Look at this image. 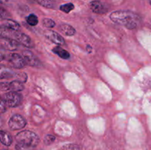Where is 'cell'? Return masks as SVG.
Here are the masks:
<instances>
[{"label":"cell","mask_w":151,"mask_h":150,"mask_svg":"<svg viewBox=\"0 0 151 150\" xmlns=\"http://www.w3.org/2000/svg\"><path fill=\"white\" fill-rule=\"evenodd\" d=\"M110 19L116 24L130 29L137 27L140 21L139 16L129 10H117L113 12L111 14Z\"/></svg>","instance_id":"6da1fadb"},{"label":"cell","mask_w":151,"mask_h":150,"mask_svg":"<svg viewBox=\"0 0 151 150\" xmlns=\"http://www.w3.org/2000/svg\"><path fill=\"white\" fill-rule=\"evenodd\" d=\"M16 140L17 143L24 144L31 147L37 146L39 143V138L35 132L29 130H24L19 132L16 135Z\"/></svg>","instance_id":"7a4b0ae2"},{"label":"cell","mask_w":151,"mask_h":150,"mask_svg":"<svg viewBox=\"0 0 151 150\" xmlns=\"http://www.w3.org/2000/svg\"><path fill=\"white\" fill-rule=\"evenodd\" d=\"M2 99L8 107H15L20 104L22 97V95L18 92H11V91H10L9 93L4 94L3 96Z\"/></svg>","instance_id":"3957f363"},{"label":"cell","mask_w":151,"mask_h":150,"mask_svg":"<svg viewBox=\"0 0 151 150\" xmlns=\"http://www.w3.org/2000/svg\"><path fill=\"white\" fill-rule=\"evenodd\" d=\"M27 124V121L21 115L16 114L10 118L9 121V127L13 130H18L24 127Z\"/></svg>","instance_id":"277c9868"},{"label":"cell","mask_w":151,"mask_h":150,"mask_svg":"<svg viewBox=\"0 0 151 150\" xmlns=\"http://www.w3.org/2000/svg\"><path fill=\"white\" fill-rule=\"evenodd\" d=\"M8 62L10 66L17 69H22L27 64L24 57L16 53H13L9 55Z\"/></svg>","instance_id":"5b68a950"},{"label":"cell","mask_w":151,"mask_h":150,"mask_svg":"<svg viewBox=\"0 0 151 150\" xmlns=\"http://www.w3.org/2000/svg\"><path fill=\"white\" fill-rule=\"evenodd\" d=\"M24 85L22 82L19 80H15L11 82H1V89L2 91H10L11 92H19L24 89Z\"/></svg>","instance_id":"8992f818"},{"label":"cell","mask_w":151,"mask_h":150,"mask_svg":"<svg viewBox=\"0 0 151 150\" xmlns=\"http://www.w3.org/2000/svg\"><path fill=\"white\" fill-rule=\"evenodd\" d=\"M22 57L24 59L25 62L27 65L31 66H35L38 67L41 65L39 60L37 58L35 55H34L33 53H32L29 51H24L22 53Z\"/></svg>","instance_id":"52a82bcc"},{"label":"cell","mask_w":151,"mask_h":150,"mask_svg":"<svg viewBox=\"0 0 151 150\" xmlns=\"http://www.w3.org/2000/svg\"><path fill=\"white\" fill-rule=\"evenodd\" d=\"M45 36L50 41L55 43V44H58V45H64L65 44V41L63 37L60 34L58 33V32H55V31H47V32H45Z\"/></svg>","instance_id":"ba28073f"},{"label":"cell","mask_w":151,"mask_h":150,"mask_svg":"<svg viewBox=\"0 0 151 150\" xmlns=\"http://www.w3.org/2000/svg\"><path fill=\"white\" fill-rule=\"evenodd\" d=\"M0 44H1V47L4 48L5 49L12 51V50H15L17 49V46L19 43L16 42L14 40L10 39V38L1 37Z\"/></svg>","instance_id":"9c48e42d"},{"label":"cell","mask_w":151,"mask_h":150,"mask_svg":"<svg viewBox=\"0 0 151 150\" xmlns=\"http://www.w3.org/2000/svg\"><path fill=\"white\" fill-rule=\"evenodd\" d=\"M90 8L94 13L97 14H103L108 11L106 5L100 1H93L89 4Z\"/></svg>","instance_id":"30bf717a"},{"label":"cell","mask_w":151,"mask_h":150,"mask_svg":"<svg viewBox=\"0 0 151 150\" xmlns=\"http://www.w3.org/2000/svg\"><path fill=\"white\" fill-rule=\"evenodd\" d=\"M2 27L7 28V29H12L14 31H18L20 29V25L15 21L11 19H7L2 23Z\"/></svg>","instance_id":"8fae6325"},{"label":"cell","mask_w":151,"mask_h":150,"mask_svg":"<svg viewBox=\"0 0 151 150\" xmlns=\"http://www.w3.org/2000/svg\"><path fill=\"white\" fill-rule=\"evenodd\" d=\"M60 30L64 35H67V36H72L75 34L76 30L73 26H70L69 24H63L60 26Z\"/></svg>","instance_id":"7c38bea8"},{"label":"cell","mask_w":151,"mask_h":150,"mask_svg":"<svg viewBox=\"0 0 151 150\" xmlns=\"http://www.w3.org/2000/svg\"><path fill=\"white\" fill-rule=\"evenodd\" d=\"M31 2H36L47 8H54L55 6L54 0H28Z\"/></svg>","instance_id":"4fadbf2b"},{"label":"cell","mask_w":151,"mask_h":150,"mask_svg":"<svg viewBox=\"0 0 151 150\" xmlns=\"http://www.w3.org/2000/svg\"><path fill=\"white\" fill-rule=\"evenodd\" d=\"M0 140H1V144L5 146H10L13 141L11 136L7 132L2 130L0 132Z\"/></svg>","instance_id":"5bb4252c"},{"label":"cell","mask_w":151,"mask_h":150,"mask_svg":"<svg viewBox=\"0 0 151 150\" xmlns=\"http://www.w3.org/2000/svg\"><path fill=\"white\" fill-rule=\"evenodd\" d=\"M52 51L55 54H58L59 57L63 59H69L70 57V54L66 50L63 49H62L60 46L55 47L52 49Z\"/></svg>","instance_id":"9a60e30c"},{"label":"cell","mask_w":151,"mask_h":150,"mask_svg":"<svg viewBox=\"0 0 151 150\" xmlns=\"http://www.w3.org/2000/svg\"><path fill=\"white\" fill-rule=\"evenodd\" d=\"M74 8H75V6H74V4L72 3H67V4H63V5H61L60 7V10L66 13H69Z\"/></svg>","instance_id":"2e32d148"},{"label":"cell","mask_w":151,"mask_h":150,"mask_svg":"<svg viewBox=\"0 0 151 150\" xmlns=\"http://www.w3.org/2000/svg\"><path fill=\"white\" fill-rule=\"evenodd\" d=\"M27 22L31 26H35L38 24V19L35 15L30 14L27 18Z\"/></svg>","instance_id":"e0dca14e"},{"label":"cell","mask_w":151,"mask_h":150,"mask_svg":"<svg viewBox=\"0 0 151 150\" xmlns=\"http://www.w3.org/2000/svg\"><path fill=\"white\" fill-rule=\"evenodd\" d=\"M42 23L43 25L47 28H52L55 26V23L54 21L50 19H47V18L43 19Z\"/></svg>","instance_id":"ac0fdd59"},{"label":"cell","mask_w":151,"mask_h":150,"mask_svg":"<svg viewBox=\"0 0 151 150\" xmlns=\"http://www.w3.org/2000/svg\"><path fill=\"white\" fill-rule=\"evenodd\" d=\"M16 150H34L33 147L24 145V144L17 143L16 145Z\"/></svg>","instance_id":"d6986e66"},{"label":"cell","mask_w":151,"mask_h":150,"mask_svg":"<svg viewBox=\"0 0 151 150\" xmlns=\"http://www.w3.org/2000/svg\"><path fill=\"white\" fill-rule=\"evenodd\" d=\"M55 140V137L54 135H48L44 138V144H45L46 145H50V144H52V143L54 142Z\"/></svg>","instance_id":"ffe728a7"},{"label":"cell","mask_w":151,"mask_h":150,"mask_svg":"<svg viewBox=\"0 0 151 150\" xmlns=\"http://www.w3.org/2000/svg\"><path fill=\"white\" fill-rule=\"evenodd\" d=\"M6 110V104L3 99H1V113H3Z\"/></svg>","instance_id":"44dd1931"},{"label":"cell","mask_w":151,"mask_h":150,"mask_svg":"<svg viewBox=\"0 0 151 150\" xmlns=\"http://www.w3.org/2000/svg\"><path fill=\"white\" fill-rule=\"evenodd\" d=\"M149 2H150V5H151V0H149Z\"/></svg>","instance_id":"7402d4cb"},{"label":"cell","mask_w":151,"mask_h":150,"mask_svg":"<svg viewBox=\"0 0 151 150\" xmlns=\"http://www.w3.org/2000/svg\"><path fill=\"white\" fill-rule=\"evenodd\" d=\"M2 150H7V149H2Z\"/></svg>","instance_id":"603a6c76"}]
</instances>
